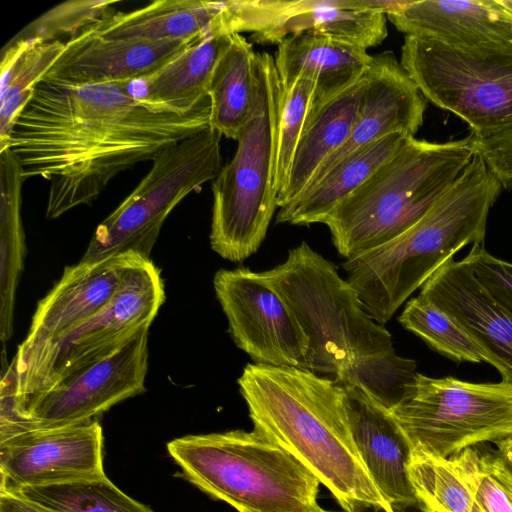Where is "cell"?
<instances>
[{
  "mask_svg": "<svg viewBox=\"0 0 512 512\" xmlns=\"http://www.w3.org/2000/svg\"><path fill=\"white\" fill-rule=\"evenodd\" d=\"M426 99L391 51L372 56L360 107L345 144L319 169L310 185L342 159L393 133L414 137L422 126ZM309 185V186H310Z\"/></svg>",
  "mask_w": 512,
  "mask_h": 512,
  "instance_id": "17",
  "label": "cell"
},
{
  "mask_svg": "<svg viewBox=\"0 0 512 512\" xmlns=\"http://www.w3.org/2000/svg\"><path fill=\"white\" fill-rule=\"evenodd\" d=\"M143 258L128 252L66 266L58 282L38 302L15 356L26 357L97 313L114 295L126 272Z\"/></svg>",
  "mask_w": 512,
  "mask_h": 512,
  "instance_id": "16",
  "label": "cell"
},
{
  "mask_svg": "<svg viewBox=\"0 0 512 512\" xmlns=\"http://www.w3.org/2000/svg\"><path fill=\"white\" fill-rule=\"evenodd\" d=\"M281 89L298 78L316 83L315 105L359 80L372 62L367 50L334 37L311 32L290 35L277 44L274 56Z\"/></svg>",
  "mask_w": 512,
  "mask_h": 512,
  "instance_id": "23",
  "label": "cell"
},
{
  "mask_svg": "<svg viewBox=\"0 0 512 512\" xmlns=\"http://www.w3.org/2000/svg\"><path fill=\"white\" fill-rule=\"evenodd\" d=\"M387 19L406 35L464 51L512 44V17L499 0H404Z\"/></svg>",
  "mask_w": 512,
  "mask_h": 512,
  "instance_id": "21",
  "label": "cell"
},
{
  "mask_svg": "<svg viewBox=\"0 0 512 512\" xmlns=\"http://www.w3.org/2000/svg\"><path fill=\"white\" fill-rule=\"evenodd\" d=\"M25 178L14 153L0 151V339L10 340L16 290L24 268L25 234L21 190Z\"/></svg>",
  "mask_w": 512,
  "mask_h": 512,
  "instance_id": "27",
  "label": "cell"
},
{
  "mask_svg": "<svg viewBox=\"0 0 512 512\" xmlns=\"http://www.w3.org/2000/svg\"><path fill=\"white\" fill-rule=\"evenodd\" d=\"M390 412L412 452L449 459L512 436V384L416 372Z\"/></svg>",
  "mask_w": 512,
  "mask_h": 512,
  "instance_id": "9",
  "label": "cell"
},
{
  "mask_svg": "<svg viewBox=\"0 0 512 512\" xmlns=\"http://www.w3.org/2000/svg\"><path fill=\"white\" fill-rule=\"evenodd\" d=\"M255 60L252 43L233 33L210 79L209 127L233 140L238 139L251 108Z\"/></svg>",
  "mask_w": 512,
  "mask_h": 512,
  "instance_id": "28",
  "label": "cell"
},
{
  "mask_svg": "<svg viewBox=\"0 0 512 512\" xmlns=\"http://www.w3.org/2000/svg\"><path fill=\"white\" fill-rule=\"evenodd\" d=\"M512 472V471H511Z\"/></svg>",
  "mask_w": 512,
  "mask_h": 512,
  "instance_id": "44",
  "label": "cell"
},
{
  "mask_svg": "<svg viewBox=\"0 0 512 512\" xmlns=\"http://www.w3.org/2000/svg\"><path fill=\"white\" fill-rule=\"evenodd\" d=\"M0 512H49L29 501L17 491L0 486Z\"/></svg>",
  "mask_w": 512,
  "mask_h": 512,
  "instance_id": "38",
  "label": "cell"
},
{
  "mask_svg": "<svg viewBox=\"0 0 512 512\" xmlns=\"http://www.w3.org/2000/svg\"><path fill=\"white\" fill-rule=\"evenodd\" d=\"M502 184L477 155L414 225L343 262L346 280L368 313L384 325L461 248L483 243Z\"/></svg>",
  "mask_w": 512,
  "mask_h": 512,
  "instance_id": "4",
  "label": "cell"
},
{
  "mask_svg": "<svg viewBox=\"0 0 512 512\" xmlns=\"http://www.w3.org/2000/svg\"><path fill=\"white\" fill-rule=\"evenodd\" d=\"M475 341L486 363L512 384V314L509 313L461 260L450 259L420 288Z\"/></svg>",
  "mask_w": 512,
  "mask_h": 512,
  "instance_id": "20",
  "label": "cell"
},
{
  "mask_svg": "<svg viewBox=\"0 0 512 512\" xmlns=\"http://www.w3.org/2000/svg\"><path fill=\"white\" fill-rule=\"evenodd\" d=\"M264 275L288 303L309 342L301 368L337 384H361L391 409L415 375L390 332L366 310L333 262L306 242Z\"/></svg>",
  "mask_w": 512,
  "mask_h": 512,
  "instance_id": "2",
  "label": "cell"
},
{
  "mask_svg": "<svg viewBox=\"0 0 512 512\" xmlns=\"http://www.w3.org/2000/svg\"><path fill=\"white\" fill-rule=\"evenodd\" d=\"M398 321L431 349L457 362H486L472 337L430 299L418 295L407 301Z\"/></svg>",
  "mask_w": 512,
  "mask_h": 512,
  "instance_id": "31",
  "label": "cell"
},
{
  "mask_svg": "<svg viewBox=\"0 0 512 512\" xmlns=\"http://www.w3.org/2000/svg\"><path fill=\"white\" fill-rule=\"evenodd\" d=\"M167 450L189 482L238 512L325 511L318 478L255 429L186 435Z\"/></svg>",
  "mask_w": 512,
  "mask_h": 512,
  "instance_id": "6",
  "label": "cell"
},
{
  "mask_svg": "<svg viewBox=\"0 0 512 512\" xmlns=\"http://www.w3.org/2000/svg\"><path fill=\"white\" fill-rule=\"evenodd\" d=\"M483 512H512V472L495 450L467 448L449 458Z\"/></svg>",
  "mask_w": 512,
  "mask_h": 512,
  "instance_id": "33",
  "label": "cell"
},
{
  "mask_svg": "<svg viewBox=\"0 0 512 512\" xmlns=\"http://www.w3.org/2000/svg\"><path fill=\"white\" fill-rule=\"evenodd\" d=\"M164 300L160 270L150 258L141 259L97 313L26 357L14 356L17 383L1 385L0 414L19 411L64 377L126 344L150 327Z\"/></svg>",
  "mask_w": 512,
  "mask_h": 512,
  "instance_id": "8",
  "label": "cell"
},
{
  "mask_svg": "<svg viewBox=\"0 0 512 512\" xmlns=\"http://www.w3.org/2000/svg\"><path fill=\"white\" fill-rule=\"evenodd\" d=\"M422 509L424 512H443V511L435 510V509L428 508V507H422Z\"/></svg>",
  "mask_w": 512,
  "mask_h": 512,
  "instance_id": "42",
  "label": "cell"
},
{
  "mask_svg": "<svg viewBox=\"0 0 512 512\" xmlns=\"http://www.w3.org/2000/svg\"><path fill=\"white\" fill-rule=\"evenodd\" d=\"M402 0H229L233 33L278 44L302 32L328 35L367 50L387 36V14Z\"/></svg>",
  "mask_w": 512,
  "mask_h": 512,
  "instance_id": "13",
  "label": "cell"
},
{
  "mask_svg": "<svg viewBox=\"0 0 512 512\" xmlns=\"http://www.w3.org/2000/svg\"><path fill=\"white\" fill-rule=\"evenodd\" d=\"M499 2L512 17V0H499Z\"/></svg>",
  "mask_w": 512,
  "mask_h": 512,
  "instance_id": "40",
  "label": "cell"
},
{
  "mask_svg": "<svg viewBox=\"0 0 512 512\" xmlns=\"http://www.w3.org/2000/svg\"><path fill=\"white\" fill-rule=\"evenodd\" d=\"M91 28L110 40L197 41L232 34L228 1L157 0L129 12H112Z\"/></svg>",
  "mask_w": 512,
  "mask_h": 512,
  "instance_id": "22",
  "label": "cell"
},
{
  "mask_svg": "<svg viewBox=\"0 0 512 512\" xmlns=\"http://www.w3.org/2000/svg\"><path fill=\"white\" fill-rule=\"evenodd\" d=\"M474 153L482 158L502 186L512 189V131L482 140L474 138Z\"/></svg>",
  "mask_w": 512,
  "mask_h": 512,
  "instance_id": "37",
  "label": "cell"
},
{
  "mask_svg": "<svg viewBox=\"0 0 512 512\" xmlns=\"http://www.w3.org/2000/svg\"><path fill=\"white\" fill-rule=\"evenodd\" d=\"M400 64L425 99L460 117L474 138L512 131V44L464 51L406 35Z\"/></svg>",
  "mask_w": 512,
  "mask_h": 512,
  "instance_id": "11",
  "label": "cell"
},
{
  "mask_svg": "<svg viewBox=\"0 0 512 512\" xmlns=\"http://www.w3.org/2000/svg\"><path fill=\"white\" fill-rule=\"evenodd\" d=\"M127 83L36 84L4 149L25 180H50L47 219L91 204L119 173L209 127L210 100L176 111L136 98Z\"/></svg>",
  "mask_w": 512,
  "mask_h": 512,
  "instance_id": "1",
  "label": "cell"
},
{
  "mask_svg": "<svg viewBox=\"0 0 512 512\" xmlns=\"http://www.w3.org/2000/svg\"><path fill=\"white\" fill-rule=\"evenodd\" d=\"M495 445L496 453L512 471V436L495 442Z\"/></svg>",
  "mask_w": 512,
  "mask_h": 512,
  "instance_id": "39",
  "label": "cell"
},
{
  "mask_svg": "<svg viewBox=\"0 0 512 512\" xmlns=\"http://www.w3.org/2000/svg\"><path fill=\"white\" fill-rule=\"evenodd\" d=\"M11 489L49 512H155L125 494L106 475Z\"/></svg>",
  "mask_w": 512,
  "mask_h": 512,
  "instance_id": "30",
  "label": "cell"
},
{
  "mask_svg": "<svg viewBox=\"0 0 512 512\" xmlns=\"http://www.w3.org/2000/svg\"><path fill=\"white\" fill-rule=\"evenodd\" d=\"M315 102L316 83L310 78H298L281 89L275 172L277 197L287 186L295 152Z\"/></svg>",
  "mask_w": 512,
  "mask_h": 512,
  "instance_id": "34",
  "label": "cell"
},
{
  "mask_svg": "<svg viewBox=\"0 0 512 512\" xmlns=\"http://www.w3.org/2000/svg\"><path fill=\"white\" fill-rule=\"evenodd\" d=\"M66 42L10 40L0 62V151L9 140L15 122L34 88L65 50Z\"/></svg>",
  "mask_w": 512,
  "mask_h": 512,
  "instance_id": "29",
  "label": "cell"
},
{
  "mask_svg": "<svg viewBox=\"0 0 512 512\" xmlns=\"http://www.w3.org/2000/svg\"><path fill=\"white\" fill-rule=\"evenodd\" d=\"M117 3L116 0H74L61 3L33 20L11 40L62 41L63 36L71 39L112 13Z\"/></svg>",
  "mask_w": 512,
  "mask_h": 512,
  "instance_id": "35",
  "label": "cell"
},
{
  "mask_svg": "<svg viewBox=\"0 0 512 512\" xmlns=\"http://www.w3.org/2000/svg\"><path fill=\"white\" fill-rule=\"evenodd\" d=\"M462 261L496 301L512 314V263L492 256L483 243L473 245Z\"/></svg>",
  "mask_w": 512,
  "mask_h": 512,
  "instance_id": "36",
  "label": "cell"
},
{
  "mask_svg": "<svg viewBox=\"0 0 512 512\" xmlns=\"http://www.w3.org/2000/svg\"><path fill=\"white\" fill-rule=\"evenodd\" d=\"M409 475L421 507L443 512H483L451 459L412 452Z\"/></svg>",
  "mask_w": 512,
  "mask_h": 512,
  "instance_id": "32",
  "label": "cell"
},
{
  "mask_svg": "<svg viewBox=\"0 0 512 512\" xmlns=\"http://www.w3.org/2000/svg\"><path fill=\"white\" fill-rule=\"evenodd\" d=\"M232 34L196 41L153 74L130 82L138 88L131 93L152 106L176 111L194 109L209 100L213 70Z\"/></svg>",
  "mask_w": 512,
  "mask_h": 512,
  "instance_id": "26",
  "label": "cell"
},
{
  "mask_svg": "<svg viewBox=\"0 0 512 512\" xmlns=\"http://www.w3.org/2000/svg\"><path fill=\"white\" fill-rule=\"evenodd\" d=\"M474 155L472 135L443 143L410 138L324 220L338 254L351 259L406 231L447 192Z\"/></svg>",
  "mask_w": 512,
  "mask_h": 512,
  "instance_id": "5",
  "label": "cell"
},
{
  "mask_svg": "<svg viewBox=\"0 0 512 512\" xmlns=\"http://www.w3.org/2000/svg\"><path fill=\"white\" fill-rule=\"evenodd\" d=\"M358 512H387L383 509H377V508H374V507H368V508H365V509H362Z\"/></svg>",
  "mask_w": 512,
  "mask_h": 512,
  "instance_id": "41",
  "label": "cell"
},
{
  "mask_svg": "<svg viewBox=\"0 0 512 512\" xmlns=\"http://www.w3.org/2000/svg\"><path fill=\"white\" fill-rule=\"evenodd\" d=\"M365 74L335 96L314 105L298 143L285 190L277 197L278 208L298 198L322 165L348 140L358 115Z\"/></svg>",
  "mask_w": 512,
  "mask_h": 512,
  "instance_id": "24",
  "label": "cell"
},
{
  "mask_svg": "<svg viewBox=\"0 0 512 512\" xmlns=\"http://www.w3.org/2000/svg\"><path fill=\"white\" fill-rule=\"evenodd\" d=\"M237 383L253 429L305 465L345 512H395L360 458L345 391L333 379L299 367L249 363Z\"/></svg>",
  "mask_w": 512,
  "mask_h": 512,
  "instance_id": "3",
  "label": "cell"
},
{
  "mask_svg": "<svg viewBox=\"0 0 512 512\" xmlns=\"http://www.w3.org/2000/svg\"><path fill=\"white\" fill-rule=\"evenodd\" d=\"M148 330L142 329L111 354L64 377L19 411L0 415V438L30 429L85 423L144 392Z\"/></svg>",
  "mask_w": 512,
  "mask_h": 512,
  "instance_id": "12",
  "label": "cell"
},
{
  "mask_svg": "<svg viewBox=\"0 0 512 512\" xmlns=\"http://www.w3.org/2000/svg\"><path fill=\"white\" fill-rule=\"evenodd\" d=\"M323 512H332V511H327V510H325V511H323Z\"/></svg>",
  "mask_w": 512,
  "mask_h": 512,
  "instance_id": "43",
  "label": "cell"
},
{
  "mask_svg": "<svg viewBox=\"0 0 512 512\" xmlns=\"http://www.w3.org/2000/svg\"><path fill=\"white\" fill-rule=\"evenodd\" d=\"M281 85L274 56L256 53L254 89L236 152L212 181L210 245L231 262L256 253L277 205L275 172Z\"/></svg>",
  "mask_w": 512,
  "mask_h": 512,
  "instance_id": "7",
  "label": "cell"
},
{
  "mask_svg": "<svg viewBox=\"0 0 512 512\" xmlns=\"http://www.w3.org/2000/svg\"><path fill=\"white\" fill-rule=\"evenodd\" d=\"M195 42L110 40L89 27L66 41L64 52L41 80L75 87L133 82L153 74Z\"/></svg>",
  "mask_w": 512,
  "mask_h": 512,
  "instance_id": "19",
  "label": "cell"
},
{
  "mask_svg": "<svg viewBox=\"0 0 512 512\" xmlns=\"http://www.w3.org/2000/svg\"><path fill=\"white\" fill-rule=\"evenodd\" d=\"M340 386L355 446L374 484L395 512L420 506L409 475L412 450L390 409L361 384Z\"/></svg>",
  "mask_w": 512,
  "mask_h": 512,
  "instance_id": "18",
  "label": "cell"
},
{
  "mask_svg": "<svg viewBox=\"0 0 512 512\" xmlns=\"http://www.w3.org/2000/svg\"><path fill=\"white\" fill-rule=\"evenodd\" d=\"M221 137L208 127L159 152L136 188L97 226L81 261L128 252L149 258L170 212L219 175Z\"/></svg>",
  "mask_w": 512,
  "mask_h": 512,
  "instance_id": "10",
  "label": "cell"
},
{
  "mask_svg": "<svg viewBox=\"0 0 512 512\" xmlns=\"http://www.w3.org/2000/svg\"><path fill=\"white\" fill-rule=\"evenodd\" d=\"M213 287L234 343L254 364L301 368L308 338L263 272L247 267L220 269Z\"/></svg>",
  "mask_w": 512,
  "mask_h": 512,
  "instance_id": "14",
  "label": "cell"
},
{
  "mask_svg": "<svg viewBox=\"0 0 512 512\" xmlns=\"http://www.w3.org/2000/svg\"><path fill=\"white\" fill-rule=\"evenodd\" d=\"M412 138L393 133L349 155L330 168L290 204L279 208L277 223H322L331 210L367 181Z\"/></svg>",
  "mask_w": 512,
  "mask_h": 512,
  "instance_id": "25",
  "label": "cell"
},
{
  "mask_svg": "<svg viewBox=\"0 0 512 512\" xmlns=\"http://www.w3.org/2000/svg\"><path fill=\"white\" fill-rule=\"evenodd\" d=\"M103 444L102 427L95 419L2 437L0 486L19 489L106 475Z\"/></svg>",
  "mask_w": 512,
  "mask_h": 512,
  "instance_id": "15",
  "label": "cell"
}]
</instances>
